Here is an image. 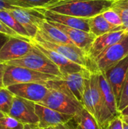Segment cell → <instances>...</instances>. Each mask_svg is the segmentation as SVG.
Returning <instances> with one entry per match:
<instances>
[{
	"mask_svg": "<svg viewBox=\"0 0 128 129\" xmlns=\"http://www.w3.org/2000/svg\"><path fill=\"white\" fill-rule=\"evenodd\" d=\"M6 64L23 67L57 77H61L63 76L59 68L35 45L32 50L26 56L17 60L9 61L6 63Z\"/></svg>",
	"mask_w": 128,
	"mask_h": 129,
	"instance_id": "obj_3",
	"label": "cell"
},
{
	"mask_svg": "<svg viewBox=\"0 0 128 129\" xmlns=\"http://www.w3.org/2000/svg\"><path fill=\"white\" fill-rule=\"evenodd\" d=\"M7 64L5 63H0V89L5 88L4 85V76Z\"/></svg>",
	"mask_w": 128,
	"mask_h": 129,
	"instance_id": "obj_34",
	"label": "cell"
},
{
	"mask_svg": "<svg viewBox=\"0 0 128 129\" xmlns=\"http://www.w3.org/2000/svg\"><path fill=\"white\" fill-rule=\"evenodd\" d=\"M0 20L21 37L31 42V38L27 31L14 17V16L9 12L8 10H0Z\"/></svg>",
	"mask_w": 128,
	"mask_h": 129,
	"instance_id": "obj_23",
	"label": "cell"
},
{
	"mask_svg": "<svg viewBox=\"0 0 128 129\" xmlns=\"http://www.w3.org/2000/svg\"><path fill=\"white\" fill-rule=\"evenodd\" d=\"M124 128L128 129V125L127 123H125V122H124Z\"/></svg>",
	"mask_w": 128,
	"mask_h": 129,
	"instance_id": "obj_41",
	"label": "cell"
},
{
	"mask_svg": "<svg viewBox=\"0 0 128 129\" xmlns=\"http://www.w3.org/2000/svg\"><path fill=\"white\" fill-rule=\"evenodd\" d=\"M0 33H4L10 37H16V38H19V39H24V40H26L24 38L21 37L20 35H18L17 33H16L14 31H13L12 29H11L9 27H8L2 21L0 20ZM28 41V40H26ZM30 42V41H29Z\"/></svg>",
	"mask_w": 128,
	"mask_h": 129,
	"instance_id": "obj_33",
	"label": "cell"
},
{
	"mask_svg": "<svg viewBox=\"0 0 128 129\" xmlns=\"http://www.w3.org/2000/svg\"><path fill=\"white\" fill-rule=\"evenodd\" d=\"M115 93L118 105L128 74V56L103 73Z\"/></svg>",
	"mask_w": 128,
	"mask_h": 129,
	"instance_id": "obj_13",
	"label": "cell"
},
{
	"mask_svg": "<svg viewBox=\"0 0 128 129\" xmlns=\"http://www.w3.org/2000/svg\"><path fill=\"white\" fill-rule=\"evenodd\" d=\"M90 76L86 79L85 88H84L83 98H82V105L84 109H86L90 113L94 116V108L91 91V87H90Z\"/></svg>",
	"mask_w": 128,
	"mask_h": 129,
	"instance_id": "obj_26",
	"label": "cell"
},
{
	"mask_svg": "<svg viewBox=\"0 0 128 129\" xmlns=\"http://www.w3.org/2000/svg\"><path fill=\"white\" fill-rule=\"evenodd\" d=\"M7 116L6 114H5L4 113H2V112H1L0 111V119L1 118H2V117H4V116Z\"/></svg>",
	"mask_w": 128,
	"mask_h": 129,
	"instance_id": "obj_40",
	"label": "cell"
},
{
	"mask_svg": "<svg viewBox=\"0 0 128 129\" xmlns=\"http://www.w3.org/2000/svg\"><path fill=\"white\" fill-rule=\"evenodd\" d=\"M90 87L91 91L94 116L103 129H106L109 122L115 116L112 115L103 97L100 84L98 73L94 72L90 76Z\"/></svg>",
	"mask_w": 128,
	"mask_h": 129,
	"instance_id": "obj_8",
	"label": "cell"
},
{
	"mask_svg": "<svg viewBox=\"0 0 128 129\" xmlns=\"http://www.w3.org/2000/svg\"><path fill=\"white\" fill-rule=\"evenodd\" d=\"M14 96H17L35 104L41 102L49 92V88L46 84L38 82L20 83L6 87Z\"/></svg>",
	"mask_w": 128,
	"mask_h": 129,
	"instance_id": "obj_11",
	"label": "cell"
},
{
	"mask_svg": "<svg viewBox=\"0 0 128 129\" xmlns=\"http://www.w3.org/2000/svg\"><path fill=\"white\" fill-rule=\"evenodd\" d=\"M23 129H35L34 128V125H24V128Z\"/></svg>",
	"mask_w": 128,
	"mask_h": 129,
	"instance_id": "obj_38",
	"label": "cell"
},
{
	"mask_svg": "<svg viewBox=\"0 0 128 129\" xmlns=\"http://www.w3.org/2000/svg\"><path fill=\"white\" fill-rule=\"evenodd\" d=\"M14 8H23V5L15 0H0V10H11Z\"/></svg>",
	"mask_w": 128,
	"mask_h": 129,
	"instance_id": "obj_31",
	"label": "cell"
},
{
	"mask_svg": "<svg viewBox=\"0 0 128 129\" xmlns=\"http://www.w3.org/2000/svg\"><path fill=\"white\" fill-rule=\"evenodd\" d=\"M54 129H72L67 123L66 124H63V125H60L58 126H56V127H53Z\"/></svg>",
	"mask_w": 128,
	"mask_h": 129,
	"instance_id": "obj_37",
	"label": "cell"
},
{
	"mask_svg": "<svg viewBox=\"0 0 128 129\" xmlns=\"http://www.w3.org/2000/svg\"><path fill=\"white\" fill-rule=\"evenodd\" d=\"M31 41L38 44L42 47L56 51L60 54L66 57L69 60H72V62L89 70L90 60L87 53L76 45L54 43L42 39L38 35H36L35 37Z\"/></svg>",
	"mask_w": 128,
	"mask_h": 129,
	"instance_id": "obj_7",
	"label": "cell"
},
{
	"mask_svg": "<svg viewBox=\"0 0 128 129\" xmlns=\"http://www.w3.org/2000/svg\"><path fill=\"white\" fill-rule=\"evenodd\" d=\"M31 42L38 50H40L45 55H46L59 68L62 75L77 73V72H80V71L86 69V68L81 67V65L72 62V60H69L66 57L63 56L62 54H60L59 53H57L56 51H54L52 50H50L45 47H42L32 41H31Z\"/></svg>",
	"mask_w": 128,
	"mask_h": 129,
	"instance_id": "obj_18",
	"label": "cell"
},
{
	"mask_svg": "<svg viewBox=\"0 0 128 129\" xmlns=\"http://www.w3.org/2000/svg\"><path fill=\"white\" fill-rule=\"evenodd\" d=\"M120 115L124 121V122L127 123L128 125V106L124 108L122 111L120 112Z\"/></svg>",
	"mask_w": 128,
	"mask_h": 129,
	"instance_id": "obj_36",
	"label": "cell"
},
{
	"mask_svg": "<svg viewBox=\"0 0 128 129\" xmlns=\"http://www.w3.org/2000/svg\"><path fill=\"white\" fill-rule=\"evenodd\" d=\"M110 1H114L115 2V1H118V0H110Z\"/></svg>",
	"mask_w": 128,
	"mask_h": 129,
	"instance_id": "obj_42",
	"label": "cell"
},
{
	"mask_svg": "<svg viewBox=\"0 0 128 129\" xmlns=\"http://www.w3.org/2000/svg\"><path fill=\"white\" fill-rule=\"evenodd\" d=\"M20 2L23 8H46L57 0H15Z\"/></svg>",
	"mask_w": 128,
	"mask_h": 129,
	"instance_id": "obj_27",
	"label": "cell"
},
{
	"mask_svg": "<svg viewBox=\"0 0 128 129\" xmlns=\"http://www.w3.org/2000/svg\"><path fill=\"white\" fill-rule=\"evenodd\" d=\"M57 1H58V0H57Z\"/></svg>",
	"mask_w": 128,
	"mask_h": 129,
	"instance_id": "obj_43",
	"label": "cell"
},
{
	"mask_svg": "<svg viewBox=\"0 0 128 129\" xmlns=\"http://www.w3.org/2000/svg\"><path fill=\"white\" fill-rule=\"evenodd\" d=\"M8 11L27 31L31 40L33 39L39 30L38 26L40 23L45 19L39 9L14 8Z\"/></svg>",
	"mask_w": 128,
	"mask_h": 129,
	"instance_id": "obj_9",
	"label": "cell"
},
{
	"mask_svg": "<svg viewBox=\"0 0 128 129\" xmlns=\"http://www.w3.org/2000/svg\"><path fill=\"white\" fill-rule=\"evenodd\" d=\"M35 113L38 118V128H53L68 123L74 116L65 114L44 105L35 104Z\"/></svg>",
	"mask_w": 128,
	"mask_h": 129,
	"instance_id": "obj_14",
	"label": "cell"
},
{
	"mask_svg": "<svg viewBox=\"0 0 128 129\" xmlns=\"http://www.w3.org/2000/svg\"><path fill=\"white\" fill-rule=\"evenodd\" d=\"M98 76L100 88L107 107H109V110L114 116L120 115V113L118 111V102L116 101V98L111 85L109 84L103 73L98 72Z\"/></svg>",
	"mask_w": 128,
	"mask_h": 129,
	"instance_id": "obj_20",
	"label": "cell"
},
{
	"mask_svg": "<svg viewBox=\"0 0 128 129\" xmlns=\"http://www.w3.org/2000/svg\"><path fill=\"white\" fill-rule=\"evenodd\" d=\"M91 71L84 69L80 72L63 75L50 80L46 83L48 88L56 89L78 101L82 104V98L87 78L91 75Z\"/></svg>",
	"mask_w": 128,
	"mask_h": 129,
	"instance_id": "obj_2",
	"label": "cell"
},
{
	"mask_svg": "<svg viewBox=\"0 0 128 129\" xmlns=\"http://www.w3.org/2000/svg\"><path fill=\"white\" fill-rule=\"evenodd\" d=\"M50 21V20H48ZM54 26H57L62 32H63L68 38L74 43L75 45L82 49L88 54L96 36L90 32H86L81 29L69 27L61 23L50 21Z\"/></svg>",
	"mask_w": 128,
	"mask_h": 129,
	"instance_id": "obj_16",
	"label": "cell"
},
{
	"mask_svg": "<svg viewBox=\"0 0 128 129\" xmlns=\"http://www.w3.org/2000/svg\"><path fill=\"white\" fill-rule=\"evenodd\" d=\"M110 0H58L43 8L54 12L81 18H91L110 8Z\"/></svg>",
	"mask_w": 128,
	"mask_h": 129,
	"instance_id": "obj_1",
	"label": "cell"
},
{
	"mask_svg": "<svg viewBox=\"0 0 128 129\" xmlns=\"http://www.w3.org/2000/svg\"><path fill=\"white\" fill-rule=\"evenodd\" d=\"M24 125L9 115L0 119V129H23Z\"/></svg>",
	"mask_w": 128,
	"mask_h": 129,
	"instance_id": "obj_28",
	"label": "cell"
},
{
	"mask_svg": "<svg viewBox=\"0 0 128 129\" xmlns=\"http://www.w3.org/2000/svg\"><path fill=\"white\" fill-rule=\"evenodd\" d=\"M57 76L37 72L26 67L8 65L4 76L5 87L12 85L28 82H38L46 84L48 81L54 79Z\"/></svg>",
	"mask_w": 128,
	"mask_h": 129,
	"instance_id": "obj_5",
	"label": "cell"
},
{
	"mask_svg": "<svg viewBox=\"0 0 128 129\" xmlns=\"http://www.w3.org/2000/svg\"><path fill=\"white\" fill-rule=\"evenodd\" d=\"M14 94L6 87L0 89V111L6 115H9Z\"/></svg>",
	"mask_w": 128,
	"mask_h": 129,
	"instance_id": "obj_24",
	"label": "cell"
},
{
	"mask_svg": "<svg viewBox=\"0 0 128 129\" xmlns=\"http://www.w3.org/2000/svg\"><path fill=\"white\" fill-rule=\"evenodd\" d=\"M38 9L42 13L45 18L48 20L61 23L65 26L81 29L86 32H90L89 18H81L68 14L57 13L43 8H38Z\"/></svg>",
	"mask_w": 128,
	"mask_h": 129,
	"instance_id": "obj_17",
	"label": "cell"
},
{
	"mask_svg": "<svg viewBox=\"0 0 128 129\" xmlns=\"http://www.w3.org/2000/svg\"><path fill=\"white\" fill-rule=\"evenodd\" d=\"M38 35L42 39L57 44H66V45H74V43L68 38V36L62 32L57 26H54L46 19L41 20L38 26Z\"/></svg>",
	"mask_w": 128,
	"mask_h": 129,
	"instance_id": "obj_19",
	"label": "cell"
},
{
	"mask_svg": "<svg viewBox=\"0 0 128 129\" xmlns=\"http://www.w3.org/2000/svg\"><path fill=\"white\" fill-rule=\"evenodd\" d=\"M9 116L24 125H37L38 118L35 113V103L14 96Z\"/></svg>",
	"mask_w": 128,
	"mask_h": 129,
	"instance_id": "obj_10",
	"label": "cell"
},
{
	"mask_svg": "<svg viewBox=\"0 0 128 129\" xmlns=\"http://www.w3.org/2000/svg\"><path fill=\"white\" fill-rule=\"evenodd\" d=\"M34 45L32 42L11 37L0 51V63H8L22 58L29 54Z\"/></svg>",
	"mask_w": 128,
	"mask_h": 129,
	"instance_id": "obj_12",
	"label": "cell"
},
{
	"mask_svg": "<svg viewBox=\"0 0 128 129\" xmlns=\"http://www.w3.org/2000/svg\"><path fill=\"white\" fill-rule=\"evenodd\" d=\"M10 38H11L10 36L0 33V51L2 48V47L4 46V45L9 40Z\"/></svg>",
	"mask_w": 128,
	"mask_h": 129,
	"instance_id": "obj_35",
	"label": "cell"
},
{
	"mask_svg": "<svg viewBox=\"0 0 128 129\" xmlns=\"http://www.w3.org/2000/svg\"><path fill=\"white\" fill-rule=\"evenodd\" d=\"M72 129H103L95 116L83 108L67 123Z\"/></svg>",
	"mask_w": 128,
	"mask_h": 129,
	"instance_id": "obj_21",
	"label": "cell"
},
{
	"mask_svg": "<svg viewBox=\"0 0 128 129\" xmlns=\"http://www.w3.org/2000/svg\"><path fill=\"white\" fill-rule=\"evenodd\" d=\"M127 34L128 33L126 30L121 29L118 31L108 33L96 37L88 53V57L89 58L90 63L98 56H100L103 51H105L107 48L122 40Z\"/></svg>",
	"mask_w": 128,
	"mask_h": 129,
	"instance_id": "obj_15",
	"label": "cell"
},
{
	"mask_svg": "<svg viewBox=\"0 0 128 129\" xmlns=\"http://www.w3.org/2000/svg\"><path fill=\"white\" fill-rule=\"evenodd\" d=\"M128 106V74L127 76V79L125 80L121 95V99L118 104V111L119 113L122 111L124 108H126Z\"/></svg>",
	"mask_w": 128,
	"mask_h": 129,
	"instance_id": "obj_30",
	"label": "cell"
},
{
	"mask_svg": "<svg viewBox=\"0 0 128 129\" xmlns=\"http://www.w3.org/2000/svg\"><path fill=\"white\" fill-rule=\"evenodd\" d=\"M49 92L44 100L38 103L60 113L72 116L76 115L84 107L78 101L69 97L60 91L49 88Z\"/></svg>",
	"mask_w": 128,
	"mask_h": 129,
	"instance_id": "obj_6",
	"label": "cell"
},
{
	"mask_svg": "<svg viewBox=\"0 0 128 129\" xmlns=\"http://www.w3.org/2000/svg\"><path fill=\"white\" fill-rule=\"evenodd\" d=\"M34 128L35 129H54V128H38L36 125H34Z\"/></svg>",
	"mask_w": 128,
	"mask_h": 129,
	"instance_id": "obj_39",
	"label": "cell"
},
{
	"mask_svg": "<svg viewBox=\"0 0 128 129\" xmlns=\"http://www.w3.org/2000/svg\"><path fill=\"white\" fill-rule=\"evenodd\" d=\"M102 14H103V17H105V19L111 24L115 25V26H122V20H121L120 15L112 8H110L106 10Z\"/></svg>",
	"mask_w": 128,
	"mask_h": 129,
	"instance_id": "obj_29",
	"label": "cell"
},
{
	"mask_svg": "<svg viewBox=\"0 0 128 129\" xmlns=\"http://www.w3.org/2000/svg\"><path fill=\"white\" fill-rule=\"evenodd\" d=\"M111 8L118 13L122 20L123 29L128 33V0L115 1Z\"/></svg>",
	"mask_w": 128,
	"mask_h": 129,
	"instance_id": "obj_25",
	"label": "cell"
},
{
	"mask_svg": "<svg viewBox=\"0 0 128 129\" xmlns=\"http://www.w3.org/2000/svg\"><path fill=\"white\" fill-rule=\"evenodd\" d=\"M89 28L90 33L94 34L96 37L108 33L123 29L122 26H115L109 23L102 13L89 18Z\"/></svg>",
	"mask_w": 128,
	"mask_h": 129,
	"instance_id": "obj_22",
	"label": "cell"
},
{
	"mask_svg": "<svg viewBox=\"0 0 128 129\" xmlns=\"http://www.w3.org/2000/svg\"><path fill=\"white\" fill-rule=\"evenodd\" d=\"M128 56V34L120 42L112 45L90 63L91 73H104Z\"/></svg>",
	"mask_w": 128,
	"mask_h": 129,
	"instance_id": "obj_4",
	"label": "cell"
},
{
	"mask_svg": "<svg viewBox=\"0 0 128 129\" xmlns=\"http://www.w3.org/2000/svg\"><path fill=\"white\" fill-rule=\"evenodd\" d=\"M106 129H124V121L121 115H118L114 117L109 122Z\"/></svg>",
	"mask_w": 128,
	"mask_h": 129,
	"instance_id": "obj_32",
	"label": "cell"
}]
</instances>
